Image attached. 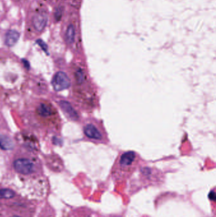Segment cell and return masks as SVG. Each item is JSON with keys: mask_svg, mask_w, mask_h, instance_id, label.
<instances>
[{"mask_svg": "<svg viewBox=\"0 0 216 217\" xmlns=\"http://www.w3.org/2000/svg\"><path fill=\"white\" fill-rule=\"evenodd\" d=\"M80 102L86 109L93 110L98 107L99 97L95 85L90 80L87 71L81 66H76L73 73Z\"/></svg>", "mask_w": 216, "mask_h": 217, "instance_id": "cell-1", "label": "cell"}, {"mask_svg": "<svg viewBox=\"0 0 216 217\" xmlns=\"http://www.w3.org/2000/svg\"><path fill=\"white\" fill-rule=\"evenodd\" d=\"M140 156L133 151H124L118 156L112 168V175L115 180L129 177L138 165Z\"/></svg>", "mask_w": 216, "mask_h": 217, "instance_id": "cell-2", "label": "cell"}, {"mask_svg": "<svg viewBox=\"0 0 216 217\" xmlns=\"http://www.w3.org/2000/svg\"><path fill=\"white\" fill-rule=\"evenodd\" d=\"M83 133L87 139L96 144L107 145L109 137L105 128L101 120L90 118L83 126Z\"/></svg>", "mask_w": 216, "mask_h": 217, "instance_id": "cell-3", "label": "cell"}, {"mask_svg": "<svg viewBox=\"0 0 216 217\" xmlns=\"http://www.w3.org/2000/svg\"><path fill=\"white\" fill-rule=\"evenodd\" d=\"M53 87L55 91L59 92L67 89L71 86V80L64 72H57L51 81Z\"/></svg>", "mask_w": 216, "mask_h": 217, "instance_id": "cell-4", "label": "cell"}, {"mask_svg": "<svg viewBox=\"0 0 216 217\" xmlns=\"http://www.w3.org/2000/svg\"><path fill=\"white\" fill-rule=\"evenodd\" d=\"M13 167L17 172L22 175L31 174L34 170L33 162L26 158L16 159L13 162Z\"/></svg>", "mask_w": 216, "mask_h": 217, "instance_id": "cell-5", "label": "cell"}, {"mask_svg": "<svg viewBox=\"0 0 216 217\" xmlns=\"http://www.w3.org/2000/svg\"><path fill=\"white\" fill-rule=\"evenodd\" d=\"M48 22L47 15L45 13H39L34 16L32 19L33 26L36 30L41 32L45 28Z\"/></svg>", "mask_w": 216, "mask_h": 217, "instance_id": "cell-6", "label": "cell"}, {"mask_svg": "<svg viewBox=\"0 0 216 217\" xmlns=\"http://www.w3.org/2000/svg\"><path fill=\"white\" fill-rule=\"evenodd\" d=\"M36 113L40 117H50L55 114L53 106L49 103H41L36 108Z\"/></svg>", "mask_w": 216, "mask_h": 217, "instance_id": "cell-7", "label": "cell"}, {"mask_svg": "<svg viewBox=\"0 0 216 217\" xmlns=\"http://www.w3.org/2000/svg\"><path fill=\"white\" fill-rule=\"evenodd\" d=\"M59 104H60L63 111L66 113L67 116L69 117L72 120L77 121L79 119V116L77 112L74 109V108H73V107L71 106L69 102L62 100L60 102Z\"/></svg>", "mask_w": 216, "mask_h": 217, "instance_id": "cell-8", "label": "cell"}, {"mask_svg": "<svg viewBox=\"0 0 216 217\" xmlns=\"http://www.w3.org/2000/svg\"><path fill=\"white\" fill-rule=\"evenodd\" d=\"M20 38V34L15 30H9L5 36V43L8 46H12L16 44Z\"/></svg>", "mask_w": 216, "mask_h": 217, "instance_id": "cell-9", "label": "cell"}, {"mask_svg": "<svg viewBox=\"0 0 216 217\" xmlns=\"http://www.w3.org/2000/svg\"><path fill=\"white\" fill-rule=\"evenodd\" d=\"M14 144L10 137L5 135H0V148L3 150L13 149Z\"/></svg>", "mask_w": 216, "mask_h": 217, "instance_id": "cell-10", "label": "cell"}, {"mask_svg": "<svg viewBox=\"0 0 216 217\" xmlns=\"http://www.w3.org/2000/svg\"><path fill=\"white\" fill-rule=\"evenodd\" d=\"M75 39V27L73 24L68 26L66 31V40L68 44H72Z\"/></svg>", "mask_w": 216, "mask_h": 217, "instance_id": "cell-11", "label": "cell"}, {"mask_svg": "<svg viewBox=\"0 0 216 217\" xmlns=\"http://www.w3.org/2000/svg\"><path fill=\"white\" fill-rule=\"evenodd\" d=\"M15 196V192L9 189H0V199H11Z\"/></svg>", "mask_w": 216, "mask_h": 217, "instance_id": "cell-12", "label": "cell"}, {"mask_svg": "<svg viewBox=\"0 0 216 217\" xmlns=\"http://www.w3.org/2000/svg\"><path fill=\"white\" fill-rule=\"evenodd\" d=\"M36 43L41 47V48L44 51H45V52H48L47 45L43 40H41V39H37V40L36 41Z\"/></svg>", "mask_w": 216, "mask_h": 217, "instance_id": "cell-13", "label": "cell"}, {"mask_svg": "<svg viewBox=\"0 0 216 217\" xmlns=\"http://www.w3.org/2000/svg\"><path fill=\"white\" fill-rule=\"evenodd\" d=\"M55 17L56 20L57 21H59L61 17H62V10L61 9H57L56 10V12L55 13Z\"/></svg>", "mask_w": 216, "mask_h": 217, "instance_id": "cell-14", "label": "cell"}, {"mask_svg": "<svg viewBox=\"0 0 216 217\" xmlns=\"http://www.w3.org/2000/svg\"><path fill=\"white\" fill-rule=\"evenodd\" d=\"M12 217H20V216H13Z\"/></svg>", "mask_w": 216, "mask_h": 217, "instance_id": "cell-15", "label": "cell"}]
</instances>
